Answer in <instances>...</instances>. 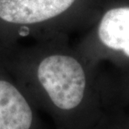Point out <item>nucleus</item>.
I'll use <instances>...</instances> for the list:
<instances>
[{
    "instance_id": "nucleus-4",
    "label": "nucleus",
    "mask_w": 129,
    "mask_h": 129,
    "mask_svg": "<svg viewBox=\"0 0 129 129\" xmlns=\"http://www.w3.org/2000/svg\"><path fill=\"white\" fill-rule=\"evenodd\" d=\"M98 34L106 47L129 57V8L109 10L101 21Z\"/></svg>"
},
{
    "instance_id": "nucleus-2",
    "label": "nucleus",
    "mask_w": 129,
    "mask_h": 129,
    "mask_svg": "<svg viewBox=\"0 0 129 129\" xmlns=\"http://www.w3.org/2000/svg\"><path fill=\"white\" fill-rule=\"evenodd\" d=\"M75 0H0V18L13 23L42 22L60 14Z\"/></svg>"
},
{
    "instance_id": "nucleus-3",
    "label": "nucleus",
    "mask_w": 129,
    "mask_h": 129,
    "mask_svg": "<svg viewBox=\"0 0 129 129\" xmlns=\"http://www.w3.org/2000/svg\"><path fill=\"white\" fill-rule=\"evenodd\" d=\"M33 112L21 92L0 80V129H30Z\"/></svg>"
},
{
    "instance_id": "nucleus-1",
    "label": "nucleus",
    "mask_w": 129,
    "mask_h": 129,
    "mask_svg": "<svg viewBox=\"0 0 129 129\" xmlns=\"http://www.w3.org/2000/svg\"><path fill=\"white\" fill-rule=\"evenodd\" d=\"M38 78L57 108L71 110L84 98L86 79L81 65L69 56L46 57L38 68Z\"/></svg>"
}]
</instances>
